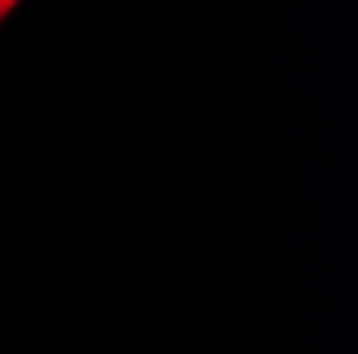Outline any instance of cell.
<instances>
[{"label":"cell","mask_w":358,"mask_h":354,"mask_svg":"<svg viewBox=\"0 0 358 354\" xmlns=\"http://www.w3.org/2000/svg\"><path fill=\"white\" fill-rule=\"evenodd\" d=\"M13 5H17V0H0V17H5V13H9Z\"/></svg>","instance_id":"obj_1"}]
</instances>
